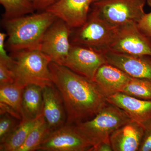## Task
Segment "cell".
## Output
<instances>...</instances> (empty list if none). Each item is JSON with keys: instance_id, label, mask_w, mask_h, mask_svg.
<instances>
[{"instance_id": "1", "label": "cell", "mask_w": 151, "mask_h": 151, "mask_svg": "<svg viewBox=\"0 0 151 151\" xmlns=\"http://www.w3.org/2000/svg\"><path fill=\"white\" fill-rule=\"evenodd\" d=\"M49 69L65 104V124L75 125L91 119L107 105L106 96L93 80L52 61Z\"/></svg>"}, {"instance_id": "2", "label": "cell", "mask_w": 151, "mask_h": 151, "mask_svg": "<svg viewBox=\"0 0 151 151\" xmlns=\"http://www.w3.org/2000/svg\"><path fill=\"white\" fill-rule=\"evenodd\" d=\"M58 19L46 11L14 18H3V27L8 37L6 42L7 50L12 52L40 50L44 35Z\"/></svg>"}, {"instance_id": "3", "label": "cell", "mask_w": 151, "mask_h": 151, "mask_svg": "<svg viewBox=\"0 0 151 151\" xmlns=\"http://www.w3.org/2000/svg\"><path fill=\"white\" fill-rule=\"evenodd\" d=\"M11 69L15 82L26 86L35 84L43 88L53 84L49 65L50 58L40 50H27L11 52Z\"/></svg>"}, {"instance_id": "4", "label": "cell", "mask_w": 151, "mask_h": 151, "mask_svg": "<svg viewBox=\"0 0 151 151\" xmlns=\"http://www.w3.org/2000/svg\"><path fill=\"white\" fill-rule=\"evenodd\" d=\"M132 120L122 109L108 103L92 119L74 125L82 137L94 147L110 139L114 131Z\"/></svg>"}, {"instance_id": "5", "label": "cell", "mask_w": 151, "mask_h": 151, "mask_svg": "<svg viewBox=\"0 0 151 151\" xmlns=\"http://www.w3.org/2000/svg\"><path fill=\"white\" fill-rule=\"evenodd\" d=\"M146 0H102L93 3L90 12L114 28L138 23L145 14Z\"/></svg>"}, {"instance_id": "6", "label": "cell", "mask_w": 151, "mask_h": 151, "mask_svg": "<svg viewBox=\"0 0 151 151\" xmlns=\"http://www.w3.org/2000/svg\"><path fill=\"white\" fill-rule=\"evenodd\" d=\"M117 29L110 26L90 12L84 24L72 29L70 42L104 54L110 50Z\"/></svg>"}, {"instance_id": "7", "label": "cell", "mask_w": 151, "mask_h": 151, "mask_svg": "<svg viewBox=\"0 0 151 151\" xmlns=\"http://www.w3.org/2000/svg\"><path fill=\"white\" fill-rule=\"evenodd\" d=\"M72 31L65 22L58 19L44 35L40 50L49 57L51 61L63 65L71 48Z\"/></svg>"}, {"instance_id": "8", "label": "cell", "mask_w": 151, "mask_h": 151, "mask_svg": "<svg viewBox=\"0 0 151 151\" xmlns=\"http://www.w3.org/2000/svg\"><path fill=\"white\" fill-rule=\"evenodd\" d=\"M109 50L135 56H151V39L140 30L137 24H129L118 28Z\"/></svg>"}, {"instance_id": "9", "label": "cell", "mask_w": 151, "mask_h": 151, "mask_svg": "<svg viewBox=\"0 0 151 151\" xmlns=\"http://www.w3.org/2000/svg\"><path fill=\"white\" fill-rule=\"evenodd\" d=\"M92 147L75 125L65 124L52 130L36 151H91Z\"/></svg>"}, {"instance_id": "10", "label": "cell", "mask_w": 151, "mask_h": 151, "mask_svg": "<svg viewBox=\"0 0 151 151\" xmlns=\"http://www.w3.org/2000/svg\"><path fill=\"white\" fill-rule=\"evenodd\" d=\"M107 63L103 53L71 44L68 56L63 65L93 81L98 68Z\"/></svg>"}, {"instance_id": "11", "label": "cell", "mask_w": 151, "mask_h": 151, "mask_svg": "<svg viewBox=\"0 0 151 151\" xmlns=\"http://www.w3.org/2000/svg\"><path fill=\"white\" fill-rule=\"evenodd\" d=\"M93 2V0H60L46 11L62 19L73 29L85 23Z\"/></svg>"}, {"instance_id": "12", "label": "cell", "mask_w": 151, "mask_h": 151, "mask_svg": "<svg viewBox=\"0 0 151 151\" xmlns=\"http://www.w3.org/2000/svg\"><path fill=\"white\" fill-rule=\"evenodd\" d=\"M107 62L124 71L132 78L151 79V56L135 55L108 50L104 53Z\"/></svg>"}, {"instance_id": "13", "label": "cell", "mask_w": 151, "mask_h": 151, "mask_svg": "<svg viewBox=\"0 0 151 151\" xmlns=\"http://www.w3.org/2000/svg\"><path fill=\"white\" fill-rule=\"evenodd\" d=\"M42 113L52 130L65 125L67 119L64 101L60 92L54 84L42 89Z\"/></svg>"}, {"instance_id": "14", "label": "cell", "mask_w": 151, "mask_h": 151, "mask_svg": "<svg viewBox=\"0 0 151 151\" xmlns=\"http://www.w3.org/2000/svg\"><path fill=\"white\" fill-rule=\"evenodd\" d=\"M106 100L122 109L132 120L143 127L151 120V100L139 99L122 92L108 96Z\"/></svg>"}, {"instance_id": "15", "label": "cell", "mask_w": 151, "mask_h": 151, "mask_svg": "<svg viewBox=\"0 0 151 151\" xmlns=\"http://www.w3.org/2000/svg\"><path fill=\"white\" fill-rule=\"evenodd\" d=\"M142 125L132 120L111 134L113 151H139L144 135Z\"/></svg>"}, {"instance_id": "16", "label": "cell", "mask_w": 151, "mask_h": 151, "mask_svg": "<svg viewBox=\"0 0 151 151\" xmlns=\"http://www.w3.org/2000/svg\"><path fill=\"white\" fill-rule=\"evenodd\" d=\"M132 78L120 68L107 63L98 68L93 81L107 97L121 92Z\"/></svg>"}, {"instance_id": "17", "label": "cell", "mask_w": 151, "mask_h": 151, "mask_svg": "<svg viewBox=\"0 0 151 151\" xmlns=\"http://www.w3.org/2000/svg\"><path fill=\"white\" fill-rule=\"evenodd\" d=\"M42 87L35 84H28L25 86L22 103V120L35 119L42 114Z\"/></svg>"}, {"instance_id": "18", "label": "cell", "mask_w": 151, "mask_h": 151, "mask_svg": "<svg viewBox=\"0 0 151 151\" xmlns=\"http://www.w3.org/2000/svg\"><path fill=\"white\" fill-rule=\"evenodd\" d=\"M42 116V113L36 119L21 121L14 131L0 142V151H17Z\"/></svg>"}, {"instance_id": "19", "label": "cell", "mask_w": 151, "mask_h": 151, "mask_svg": "<svg viewBox=\"0 0 151 151\" xmlns=\"http://www.w3.org/2000/svg\"><path fill=\"white\" fill-rule=\"evenodd\" d=\"M25 86L16 82L0 86V103L12 108L22 118V100Z\"/></svg>"}, {"instance_id": "20", "label": "cell", "mask_w": 151, "mask_h": 151, "mask_svg": "<svg viewBox=\"0 0 151 151\" xmlns=\"http://www.w3.org/2000/svg\"><path fill=\"white\" fill-rule=\"evenodd\" d=\"M52 131L43 115L40 121L32 130L24 143L17 151H36Z\"/></svg>"}, {"instance_id": "21", "label": "cell", "mask_w": 151, "mask_h": 151, "mask_svg": "<svg viewBox=\"0 0 151 151\" xmlns=\"http://www.w3.org/2000/svg\"><path fill=\"white\" fill-rule=\"evenodd\" d=\"M4 10V19H12L34 13L35 9L29 0H0Z\"/></svg>"}, {"instance_id": "22", "label": "cell", "mask_w": 151, "mask_h": 151, "mask_svg": "<svg viewBox=\"0 0 151 151\" xmlns=\"http://www.w3.org/2000/svg\"><path fill=\"white\" fill-rule=\"evenodd\" d=\"M120 92L139 99L151 100V79L133 78Z\"/></svg>"}, {"instance_id": "23", "label": "cell", "mask_w": 151, "mask_h": 151, "mask_svg": "<svg viewBox=\"0 0 151 151\" xmlns=\"http://www.w3.org/2000/svg\"><path fill=\"white\" fill-rule=\"evenodd\" d=\"M18 120H19L9 113L1 114L0 142L4 141L19 125L21 121L18 122Z\"/></svg>"}, {"instance_id": "24", "label": "cell", "mask_w": 151, "mask_h": 151, "mask_svg": "<svg viewBox=\"0 0 151 151\" xmlns=\"http://www.w3.org/2000/svg\"><path fill=\"white\" fill-rule=\"evenodd\" d=\"M15 81L14 76L11 68L0 62V86L12 84Z\"/></svg>"}, {"instance_id": "25", "label": "cell", "mask_w": 151, "mask_h": 151, "mask_svg": "<svg viewBox=\"0 0 151 151\" xmlns=\"http://www.w3.org/2000/svg\"><path fill=\"white\" fill-rule=\"evenodd\" d=\"M7 35L5 33H0V62L3 63L11 68L13 59L7 53L6 47V39Z\"/></svg>"}, {"instance_id": "26", "label": "cell", "mask_w": 151, "mask_h": 151, "mask_svg": "<svg viewBox=\"0 0 151 151\" xmlns=\"http://www.w3.org/2000/svg\"><path fill=\"white\" fill-rule=\"evenodd\" d=\"M144 128V135L139 151H151V120Z\"/></svg>"}, {"instance_id": "27", "label": "cell", "mask_w": 151, "mask_h": 151, "mask_svg": "<svg viewBox=\"0 0 151 151\" xmlns=\"http://www.w3.org/2000/svg\"><path fill=\"white\" fill-rule=\"evenodd\" d=\"M140 30L151 39V12L145 14L137 23Z\"/></svg>"}, {"instance_id": "28", "label": "cell", "mask_w": 151, "mask_h": 151, "mask_svg": "<svg viewBox=\"0 0 151 151\" xmlns=\"http://www.w3.org/2000/svg\"><path fill=\"white\" fill-rule=\"evenodd\" d=\"M35 10L40 12L46 11L51 6L56 4L60 0H29Z\"/></svg>"}, {"instance_id": "29", "label": "cell", "mask_w": 151, "mask_h": 151, "mask_svg": "<svg viewBox=\"0 0 151 151\" xmlns=\"http://www.w3.org/2000/svg\"><path fill=\"white\" fill-rule=\"evenodd\" d=\"M113 149L110 139L104 141L94 147H92L91 151H113Z\"/></svg>"}, {"instance_id": "30", "label": "cell", "mask_w": 151, "mask_h": 151, "mask_svg": "<svg viewBox=\"0 0 151 151\" xmlns=\"http://www.w3.org/2000/svg\"><path fill=\"white\" fill-rule=\"evenodd\" d=\"M147 3L151 7V0H147Z\"/></svg>"}, {"instance_id": "31", "label": "cell", "mask_w": 151, "mask_h": 151, "mask_svg": "<svg viewBox=\"0 0 151 151\" xmlns=\"http://www.w3.org/2000/svg\"><path fill=\"white\" fill-rule=\"evenodd\" d=\"M102 1V0H93V3L96 2L100 1Z\"/></svg>"}]
</instances>
